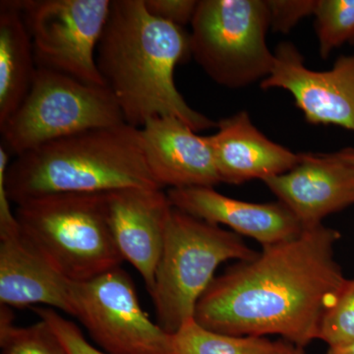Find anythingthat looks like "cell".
I'll use <instances>...</instances> for the list:
<instances>
[{
	"instance_id": "cell-7",
	"label": "cell",
	"mask_w": 354,
	"mask_h": 354,
	"mask_svg": "<svg viewBox=\"0 0 354 354\" xmlns=\"http://www.w3.org/2000/svg\"><path fill=\"white\" fill-rule=\"evenodd\" d=\"M121 123L122 113L106 86L38 68L29 94L0 131L2 145L17 157L69 135Z\"/></svg>"
},
{
	"instance_id": "cell-19",
	"label": "cell",
	"mask_w": 354,
	"mask_h": 354,
	"mask_svg": "<svg viewBox=\"0 0 354 354\" xmlns=\"http://www.w3.org/2000/svg\"><path fill=\"white\" fill-rule=\"evenodd\" d=\"M0 348L1 354H68L48 322L27 327L14 325L10 307L0 305Z\"/></svg>"
},
{
	"instance_id": "cell-3",
	"label": "cell",
	"mask_w": 354,
	"mask_h": 354,
	"mask_svg": "<svg viewBox=\"0 0 354 354\" xmlns=\"http://www.w3.org/2000/svg\"><path fill=\"white\" fill-rule=\"evenodd\" d=\"M4 185L16 205L55 193L162 188L147 164L140 128L127 123L76 133L17 156Z\"/></svg>"
},
{
	"instance_id": "cell-14",
	"label": "cell",
	"mask_w": 354,
	"mask_h": 354,
	"mask_svg": "<svg viewBox=\"0 0 354 354\" xmlns=\"http://www.w3.org/2000/svg\"><path fill=\"white\" fill-rule=\"evenodd\" d=\"M174 208L213 223L227 225L235 234L251 237L263 247L291 241L304 227L281 202L251 203L225 196L214 187L169 189Z\"/></svg>"
},
{
	"instance_id": "cell-22",
	"label": "cell",
	"mask_w": 354,
	"mask_h": 354,
	"mask_svg": "<svg viewBox=\"0 0 354 354\" xmlns=\"http://www.w3.org/2000/svg\"><path fill=\"white\" fill-rule=\"evenodd\" d=\"M39 319H43L53 328L58 339L68 354H108L95 348L84 337L80 329L71 321L67 320L57 310L46 307H32Z\"/></svg>"
},
{
	"instance_id": "cell-12",
	"label": "cell",
	"mask_w": 354,
	"mask_h": 354,
	"mask_svg": "<svg viewBox=\"0 0 354 354\" xmlns=\"http://www.w3.org/2000/svg\"><path fill=\"white\" fill-rule=\"evenodd\" d=\"M304 228L354 205V165L332 153H300L290 171L264 180Z\"/></svg>"
},
{
	"instance_id": "cell-24",
	"label": "cell",
	"mask_w": 354,
	"mask_h": 354,
	"mask_svg": "<svg viewBox=\"0 0 354 354\" xmlns=\"http://www.w3.org/2000/svg\"><path fill=\"white\" fill-rule=\"evenodd\" d=\"M198 2L196 0H144L147 10L153 17L183 28L192 23Z\"/></svg>"
},
{
	"instance_id": "cell-20",
	"label": "cell",
	"mask_w": 354,
	"mask_h": 354,
	"mask_svg": "<svg viewBox=\"0 0 354 354\" xmlns=\"http://www.w3.org/2000/svg\"><path fill=\"white\" fill-rule=\"evenodd\" d=\"M316 32L321 57L354 41V0H317Z\"/></svg>"
},
{
	"instance_id": "cell-4",
	"label": "cell",
	"mask_w": 354,
	"mask_h": 354,
	"mask_svg": "<svg viewBox=\"0 0 354 354\" xmlns=\"http://www.w3.org/2000/svg\"><path fill=\"white\" fill-rule=\"evenodd\" d=\"M21 236L65 278L88 281L120 267L106 193H55L17 205Z\"/></svg>"
},
{
	"instance_id": "cell-27",
	"label": "cell",
	"mask_w": 354,
	"mask_h": 354,
	"mask_svg": "<svg viewBox=\"0 0 354 354\" xmlns=\"http://www.w3.org/2000/svg\"><path fill=\"white\" fill-rule=\"evenodd\" d=\"M278 354H306L305 353L304 348L302 346H297V344H291V342H286L285 348Z\"/></svg>"
},
{
	"instance_id": "cell-15",
	"label": "cell",
	"mask_w": 354,
	"mask_h": 354,
	"mask_svg": "<svg viewBox=\"0 0 354 354\" xmlns=\"http://www.w3.org/2000/svg\"><path fill=\"white\" fill-rule=\"evenodd\" d=\"M73 285L24 241L19 227L0 232V305L44 304L74 317Z\"/></svg>"
},
{
	"instance_id": "cell-10",
	"label": "cell",
	"mask_w": 354,
	"mask_h": 354,
	"mask_svg": "<svg viewBox=\"0 0 354 354\" xmlns=\"http://www.w3.org/2000/svg\"><path fill=\"white\" fill-rule=\"evenodd\" d=\"M271 74L261 88H283L311 124L335 125L354 132V55L337 58L328 71H314L291 43L279 44Z\"/></svg>"
},
{
	"instance_id": "cell-5",
	"label": "cell",
	"mask_w": 354,
	"mask_h": 354,
	"mask_svg": "<svg viewBox=\"0 0 354 354\" xmlns=\"http://www.w3.org/2000/svg\"><path fill=\"white\" fill-rule=\"evenodd\" d=\"M258 253L241 235L172 209L150 292L158 325L176 334L194 320L198 302L223 263L250 261Z\"/></svg>"
},
{
	"instance_id": "cell-18",
	"label": "cell",
	"mask_w": 354,
	"mask_h": 354,
	"mask_svg": "<svg viewBox=\"0 0 354 354\" xmlns=\"http://www.w3.org/2000/svg\"><path fill=\"white\" fill-rule=\"evenodd\" d=\"M286 344L285 339L221 334L202 327L195 319L174 334V354H278Z\"/></svg>"
},
{
	"instance_id": "cell-21",
	"label": "cell",
	"mask_w": 354,
	"mask_h": 354,
	"mask_svg": "<svg viewBox=\"0 0 354 354\" xmlns=\"http://www.w3.org/2000/svg\"><path fill=\"white\" fill-rule=\"evenodd\" d=\"M318 339L329 346L354 342V279H348L334 305L324 316Z\"/></svg>"
},
{
	"instance_id": "cell-9",
	"label": "cell",
	"mask_w": 354,
	"mask_h": 354,
	"mask_svg": "<svg viewBox=\"0 0 354 354\" xmlns=\"http://www.w3.org/2000/svg\"><path fill=\"white\" fill-rule=\"evenodd\" d=\"M75 318L108 354H174V335L142 309L134 283L118 267L74 283Z\"/></svg>"
},
{
	"instance_id": "cell-2",
	"label": "cell",
	"mask_w": 354,
	"mask_h": 354,
	"mask_svg": "<svg viewBox=\"0 0 354 354\" xmlns=\"http://www.w3.org/2000/svg\"><path fill=\"white\" fill-rule=\"evenodd\" d=\"M190 55V34L153 17L144 0L111 1L97 64L125 123L141 128L151 118L172 116L195 132L216 127L177 90L174 69Z\"/></svg>"
},
{
	"instance_id": "cell-11",
	"label": "cell",
	"mask_w": 354,
	"mask_h": 354,
	"mask_svg": "<svg viewBox=\"0 0 354 354\" xmlns=\"http://www.w3.org/2000/svg\"><path fill=\"white\" fill-rule=\"evenodd\" d=\"M109 227L122 256L141 274L150 293L164 248L172 205L162 188L106 193Z\"/></svg>"
},
{
	"instance_id": "cell-13",
	"label": "cell",
	"mask_w": 354,
	"mask_h": 354,
	"mask_svg": "<svg viewBox=\"0 0 354 354\" xmlns=\"http://www.w3.org/2000/svg\"><path fill=\"white\" fill-rule=\"evenodd\" d=\"M140 135L147 164L160 187H214L221 183L207 136H199L183 120L151 118Z\"/></svg>"
},
{
	"instance_id": "cell-26",
	"label": "cell",
	"mask_w": 354,
	"mask_h": 354,
	"mask_svg": "<svg viewBox=\"0 0 354 354\" xmlns=\"http://www.w3.org/2000/svg\"><path fill=\"white\" fill-rule=\"evenodd\" d=\"M335 156L344 162H348L354 165V148L348 147V148L342 149L339 152H335Z\"/></svg>"
},
{
	"instance_id": "cell-23",
	"label": "cell",
	"mask_w": 354,
	"mask_h": 354,
	"mask_svg": "<svg viewBox=\"0 0 354 354\" xmlns=\"http://www.w3.org/2000/svg\"><path fill=\"white\" fill-rule=\"evenodd\" d=\"M270 28L288 32L300 20L315 12L317 0H267Z\"/></svg>"
},
{
	"instance_id": "cell-25",
	"label": "cell",
	"mask_w": 354,
	"mask_h": 354,
	"mask_svg": "<svg viewBox=\"0 0 354 354\" xmlns=\"http://www.w3.org/2000/svg\"><path fill=\"white\" fill-rule=\"evenodd\" d=\"M326 354H354V342L341 346H329Z\"/></svg>"
},
{
	"instance_id": "cell-17",
	"label": "cell",
	"mask_w": 354,
	"mask_h": 354,
	"mask_svg": "<svg viewBox=\"0 0 354 354\" xmlns=\"http://www.w3.org/2000/svg\"><path fill=\"white\" fill-rule=\"evenodd\" d=\"M38 66L17 0L0 2V127L29 94Z\"/></svg>"
},
{
	"instance_id": "cell-16",
	"label": "cell",
	"mask_w": 354,
	"mask_h": 354,
	"mask_svg": "<svg viewBox=\"0 0 354 354\" xmlns=\"http://www.w3.org/2000/svg\"><path fill=\"white\" fill-rule=\"evenodd\" d=\"M218 132L207 136L221 183L239 185L290 171L300 153L291 152L260 132L245 111L216 123Z\"/></svg>"
},
{
	"instance_id": "cell-6",
	"label": "cell",
	"mask_w": 354,
	"mask_h": 354,
	"mask_svg": "<svg viewBox=\"0 0 354 354\" xmlns=\"http://www.w3.org/2000/svg\"><path fill=\"white\" fill-rule=\"evenodd\" d=\"M191 26V55L218 85L243 88L271 74L266 1L201 0Z\"/></svg>"
},
{
	"instance_id": "cell-1",
	"label": "cell",
	"mask_w": 354,
	"mask_h": 354,
	"mask_svg": "<svg viewBox=\"0 0 354 354\" xmlns=\"http://www.w3.org/2000/svg\"><path fill=\"white\" fill-rule=\"evenodd\" d=\"M339 239L337 230L321 225L263 247L254 259L214 279L195 321L221 334L278 335L305 348L318 339L324 316L348 281L335 259Z\"/></svg>"
},
{
	"instance_id": "cell-8",
	"label": "cell",
	"mask_w": 354,
	"mask_h": 354,
	"mask_svg": "<svg viewBox=\"0 0 354 354\" xmlns=\"http://www.w3.org/2000/svg\"><path fill=\"white\" fill-rule=\"evenodd\" d=\"M17 4L31 35L38 68L106 86L95 53L111 0H17Z\"/></svg>"
}]
</instances>
